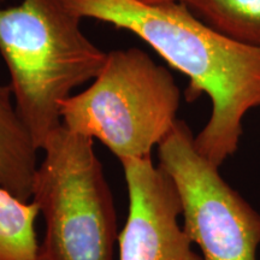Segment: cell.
I'll return each mask as SVG.
<instances>
[{
  "instance_id": "6da1fadb",
  "label": "cell",
  "mask_w": 260,
  "mask_h": 260,
  "mask_svg": "<svg viewBox=\"0 0 260 260\" xmlns=\"http://www.w3.org/2000/svg\"><path fill=\"white\" fill-rule=\"evenodd\" d=\"M81 19L124 29L186 75L187 102L210 98L209 122L194 136L198 152L216 167L236 153L246 113L260 106V48L225 37L182 2L149 5L138 0H64Z\"/></svg>"
},
{
  "instance_id": "7a4b0ae2",
  "label": "cell",
  "mask_w": 260,
  "mask_h": 260,
  "mask_svg": "<svg viewBox=\"0 0 260 260\" xmlns=\"http://www.w3.org/2000/svg\"><path fill=\"white\" fill-rule=\"evenodd\" d=\"M64 0H22L0 8V54L10 73L16 109L41 151L61 124L60 103L95 79L106 61L81 30Z\"/></svg>"
},
{
  "instance_id": "3957f363",
  "label": "cell",
  "mask_w": 260,
  "mask_h": 260,
  "mask_svg": "<svg viewBox=\"0 0 260 260\" xmlns=\"http://www.w3.org/2000/svg\"><path fill=\"white\" fill-rule=\"evenodd\" d=\"M181 93L140 48L116 50L86 90L60 103L61 124L103 142L119 160L151 158L175 125Z\"/></svg>"
},
{
  "instance_id": "277c9868",
  "label": "cell",
  "mask_w": 260,
  "mask_h": 260,
  "mask_svg": "<svg viewBox=\"0 0 260 260\" xmlns=\"http://www.w3.org/2000/svg\"><path fill=\"white\" fill-rule=\"evenodd\" d=\"M41 151L31 197L46 225L41 254L46 260H115L117 213L93 139L61 125Z\"/></svg>"
},
{
  "instance_id": "5b68a950",
  "label": "cell",
  "mask_w": 260,
  "mask_h": 260,
  "mask_svg": "<svg viewBox=\"0 0 260 260\" xmlns=\"http://www.w3.org/2000/svg\"><path fill=\"white\" fill-rule=\"evenodd\" d=\"M158 159L177 188L182 225L203 260H256L260 213L198 152L183 121L177 119L158 145Z\"/></svg>"
},
{
  "instance_id": "8992f818",
  "label": "cell",
  "mask_w": 260,
  "mask_h": 260,
  "mask_svg": "<svg viewBox=\"0 0 260 260\" xmlns=\"http://www.w3.org/2000/svg\"><path fill=\"white\" fill-rule=\"evenodd\" d=\"M119 161L129 205L118 260H203L180 224V195L167 172L152 158Z\"/></svg>"
},
{
  "instance_id": "52a82bcc",
  "label": "cell",
  "mask_w": 260,
  "mask_h": 260,
  "mask_svg": "<svg viewBox=\"0 0 260 260\" xmlns=\"http://www.w3.org/2000/svg\"><path fill=\"white\" fill-rule=\"evenodd\" d=\"M39 149L16 109L10 84H0V186L30 201Z\"/></svg>"
},
{
  "instance_id": "ba28073f",
  "label": "cell",
  "mask_w": 260,
  "mask_h": 260,
  "mask_svg": "<svg viewBox=\"0 0 260 260\" xmlns=\"http://www.w3.org/2000/svg\"><path fill=\"white\" fill-rule=\"evenodd\" d=\"M34 201H23L0 186V260H37L40 243Z\"/></svg>"
},
{
  "instance_id": "9c48e42d",
  "label": "cell",
  "mask_w": 260,
  "mask_h": 260,
  "mask_svg": "<svg viewBox=\"0 0 260 260\" xmlns=\"http://www.w3.org/2000/svg\"><path fill=\"white\" fill-rule=\"evenodd\" d=\"M225 37L260 48V0H181Z\"/></svg>"
},
{
  "instance_id": "30bf717a",
  "label": "cell",
  "mask_w": 260,
  "mask_h": 260,
  "mask_svg": "<svg viewBox=\"0 0 260 260\" xmlns=\"http://www.w3.org/2000/svg\"><path fill=\"white\" fill-rule=\"evenodd\" d=\"M140 3H144V4L149 5H155V4H164V3H172V2H181V0H138Z\"/></svg>"
},
{
  "instance_id": "8fae6325",
  "label": "cell",
  "mask_w": 260,
  "mask_h": 260,
  "mask_svg": "<svg viewBox=\"0 0 260 260\" xmlns=\"http://www.w3.org/2000/svg\"><path fill=\"white\" fill-rule=\"evenodd\" d=\"M37 260H46V258H45L44 255L41 254V253H39V256H38V259Z\"/></svg>"
}]
</instances>
